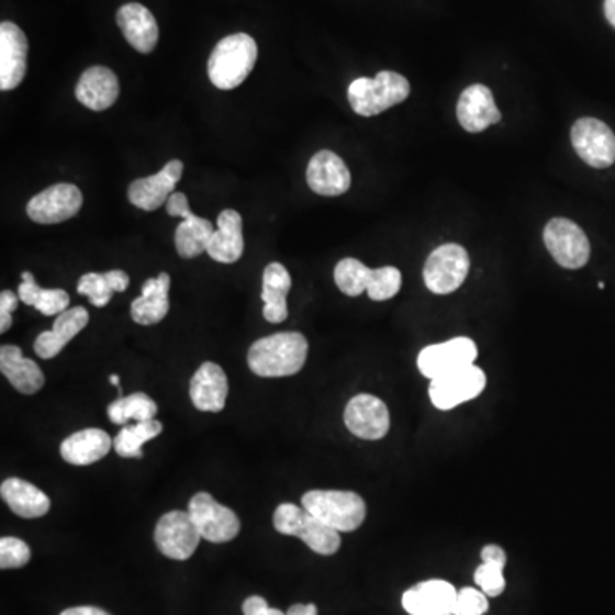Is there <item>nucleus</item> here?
Here are the masks:
<instances>
[{"mask_svg":"<svg viewBox=\"0 0 615 615\" xmlns=\"http://www.w3.org/2000/svg\"><path fill=\"white\" fill-rule=\"evenodd\" d=\"M306 358L308 340L300 332H279L258 338L248 350V366L261 378H284L300 373Z\"/></svg>","mask_w":615,"mask_h":615,"instance_id":"1","label":"nucleus"},{"mask_svg":"<svg viewBox=\"0 0 615 615\" xmlns=\"http://www.w3.org/2000/svg\"><path fill=\"white\" fill-rule=\"evenodd\" d=\"M258 57L257 42L246 33L226 36L209 57L208 74L212 85L223 91L238 88L254 70Z\"/></svg>","mask_w":615,"mask_h":615,"instance_id":"2","label":"nucleus"},{"mask_svg":"<svg viewBox=\"0 0 615 615\" xmlns=\"http://www.w3.org/2000/svg\"><path fill=\"white\" fill-rule=\"evenodd\" d=\"M411 85L392 70H381L377 77H358L347 89L350 107L361 116H374L407 100Z\"/></svg>","mask_w":615,"mask_h":615,"instance_id":"3","label":"nucleus"},{"mask_svg":"<svg viewBox=\"0 0 615 615\" xmlns=\"http://www.w3.org/2000/svg\"><path fill=\"white\" fill-rule=\"evenodd\" d=\"M273 528L279 534L298 537L306 544L313 552L332 556L340 549V532L328 527L327 523L306 512L303 506L282 503L273 513Z\"/></svg>","mask_w":615,"mask_h":615,"instance_id":"4","label":"nucleus"},{"mask_svg":"<svg viewBox=\"0 0 615 615\" xmlns=\"http://www.w3.org/2000/svg\"><path fill=\"white\" fill-rule=\"evenodd\" d=\"M301 506L337 532H354L366 518V503L353 491H308Z\"/></svg>","mask_w":615,"mask_h":615,"instance_id":"5","label":"nucleus"},{"mask_svg":"<svg viewBox=\"0 0 615 615\" xmlns=\"http://www.w3.org/2000/svg\"><path fill=\"white\" fill-rule=\"evenodd\" d=\"M469 270L470 257L466 248L457 243H446L427 257L424 282L435 294H450L466 282Z\"/></svg>","mask_w":615,"mask_h":615,"instance_id":"6","label":"nucleus"},{"mask_svg":"<svg viewBox=\"0 0 615 615\" xmlns=\"http://www.w3.org/2000/svg\"><path fill=\"white\" fill-rule=\"evenodd\" d=\"M544 243L559 266L569 270H578L590 260L589 236L573 221L566 217H554L544 230Z\"/></svg>","mask_w":615,"mask_h":615,"instance_id":"7","label":"nucleus"},{"mask_svg":"<svg viewBox=\"0 0 615 615\" xmlns=\"http://www.w3.org/2000/svg\"><path fill=\"white\" fill-rule=\"evenodd\" d=\"M187 512L192 516L200 537L212 544L230 543L242 528L238 515L231 507L217 503L209 492H197Z\"/></svg>","mask_w":615,"mask_h":615,"instance_id":"8","label":"nucleus"},{"mask_svg":"<svg viewBox=\"0 0 615 615\" xmlns=\"http://www.w3.org/2000/svg\"><path fill=\"white\" fill-rule=\"evenodd\" d=\"M485 383L488 378L479 366H467L454 373L431 380L429 399L439 411H451L481 395Z\"/></svg>","mask_w":615,"mask_h":615,"instance_id":"9","label":"nucleus"},{"mask_svg":"<svg viewBox=\"0 0 615 615\" xmlns=\"http://www.w3.org/2000/svg\"><path fill=\"white\" fill-rule=\"evenodd\" d=\"M200 534L189 512L166 513L158 519L154 530V543L159 552L175 561H187L192 558L200 544Z\"/></svg>","mask_w":615,"mask_h":615,"instance_id":"10","label":"nucleus"},{"mask_svg":"<svg viewBox=\"0 0 615 615\" xmlns=\"http://www.w3.org/2000/svg\"><path fill=\"white\" fill-rule=\"evenodd\" d=\"M476 343L469 337H455L443 344L427 346L417 356V368L423 377L429 380L454 373L457 369L467 368L476 362Z\"/></svg>","mask_w":615,"mask_h":615,"instance_id":"11","label":"nucleus"},{"mask_svg":"<svg viewBox=\"0 0 615 615\" xmlns=\"http://www.w3.org/2000/svg\"><path fill=\"white\" fill-rule=\"evenodd\" d=\"M571 143L578 156L592 168H608L615 163V135L602 120H578L571 128Z\"/></svg>","mask_w":615,"mask_h":615,"instance_id":"12","label":"nucleus"},{"mask_svg":"<svg viewBox=\"0 0 615 615\" xmlns=\"http://www.w3.org/2000/svg\"><path fill=\"white\" fill-rule=\"evenodd\" d=\"M82 200L81 190L76 185H52L27 202L26 214L38 224L64 223L81 211Z\"/></svg>","mask_w":615,"mask_h":615,"instance_id":"13","label":"nucleus"},{"mask_svg":"<svg viewBox=\"0 0 615 615\" xmlns=\"http://www.w3.org/2000/svg\"><path fill=\"white\" fill-rule=\"evenodd\" d=\"M344 423L354 436L378 441L390 431L389 407L378 396L361 393L349 400L344 411Z\"/></svg>","mask_w":615,"mask_h":615,"instance_id":"14","label":"nucleus"},{"mask_svg":"<svg viewBox=\"0 0 615 615\" xmlns=\"http://www.w3.org/2000/svg\"><path fill=\"white\" fill-rule=\"evenodd\" d=\"M181 175H183V163L174 159L166 163L159 174L132 181L127 192L131 204L147 212L158 211L161 205H166L169 197L174 195Z\"/></svg>","mask_w":615,"mask_h":615,"instance_id":"15","label":"nucleus"},{"mask_svg":"<svg viewBox=\"0 0 615 615\" xmlns=\"http://www.w3.org/2000/svg\"><path fill=\"white\" fill-rule=\"evenodd\" d=\"M27 38L11 21L0 24V89L12 91L24 81L27 70Z\"/></svg>","mask_w":615,"mask_h":615,"instance_id":"16","label":"nucleus"},{"mask_svg":"<svg viewBox=\"0 0 615 615\" xmlns=\"http://www.w3.org/2000/svg\"><path fill=\"white\" fill-rule=\"evenodd\" d=\"M458 590L445 580L415 584L402 596V607L411 615H454Z\"/></svg>","mask_w":615,"mask_h":615,"instance_id":"17","label":"nucleus"},{"mask_svg":"<svg viewBox=\"0 0 615 615\" xmlns=\"http://www.w3.org/2000/svg\"><path fill=\"white\" fill-rule=\"evenodd\" d=\"M457 119L467 132L479 134L494 123H500L503 115L492 97L491 89L484 85H472L460 94Z\"/></svg>","mask_w":615,"mask_h":615,"instance_id":"18","label":"nucleus"},{"mask_svg":"<svg viewBox=\"0 0 615 615\" xmlns=\"http://www.w3.org/2000/svg\"><path fill=\"white\" fill-rule=\"evenodd\" d=\"M306 181L318 195L337 197L350 189V171L340 156L323 149L308 163Z\"/></svg>","mask_w":615,"mask_h":615,"instance_id":"19","label":"nucleus"},{"mask_svg":"<svg viewBox=\"0 0 615 615\" xmlns=\"http://www.w3.org/2000/svg\"><path fill=\"white\" fill-rule=\"evenodd\" d=\"M116 24L122 30L128 45L138 54H150L159 40V27L153 12L143 4L131 2L116 12Z\"/></svg>","mask_w":615,"mask_h":615,"instance_id":"20","label":"nucleus"},{"mask_svg":"<svg viewBox=\"0 0 615 615\" xmlns=\"http://www.w3.org/2000/svg\"><path fill=\"white\" fill-rule=\"evenodd\" d=\"M227 377L224 369L215 362H204L190 380V399L202 412H221L226 405Z\"/></svg>","mask_w":615,"mask_h":615,"instance_id":"21","label":"nucleus"},{"mask_svg":"<svg viewBox=\"0 0 615 615\" xmlns=\"http://www.w3.org/2000/svg\"><path fill=\"white\" fill-rule=\"evenodd\" d=\"M119 77L103 66L89 67L77 82L76 98L92 112H104L119 100Z\"/></svg>","mask_w":615,"mask_h":615,"instance_id":"22","label":"nucleus"},{"mask_svg":"<svg viewBox=\"0 0 615 615\" xmlns=\"http://www.w3.org/2000/svg\"><path fill=\"white\" fill-rule=\"evenodd\" d=\"M243 220L239 212L226 209L217 215V230L212 233L205 254L220 264H235L243 257Z\"/></svg>","mask_w":615,"mask_h":615,"instance_id":"23","label":"nucleus"},{"mask_svg":"<svg viewBox=\"0 0 615 615\" xmlns=\"http://www.w3.org/2000/svg\"><path fill=\"white\" fill-rule=\"evenodd\" d=\"M113 439L107 431L98 427L77 431L60 445V455L67 463L76 467H86L97 463L112 450Z\"/></svg>","mask_w":615,"mask_h":615,"instance_id":"24","label":"nucleus"},{"mask_svg":"<svg viewBox=\"0 0 615 615\" xmlns=\"http://www.w3.org/2000/svg\"><path fill=\"white\" fill-rule=\"evenodd\" d=\"M89 323L86 308L76 306L57 315L52 331L42 332L35 340V353L42 359H54Z\"/></svg>","mask_w":615,"mask_h":615,"instance_id":"25","label":"nucleus"},{"mask_svg":"<svg viewBox=\"0 0 615 615\" xmlns=\"http://www.w3.org/2000/svg\"><path fill=\"white\" fill-rule=\"evenodd\" d=\"M0 371L23 395H33L45 384V377L40 366L33 359L24 358L21 347L11 344L0 347Z\"/></svg>","mask_w":615,"mask_h":615,"instance_id":"26","label":"nucleus"},{"mask_svg":"<svg viewBox=\"0 0 615 615\" xmlns=\"http://www.w3.org/2000/svg\"><path fill=\"white\" fill-rule=\"evenodd\" d=\"M0 496L11 507V512L21 518H40L51 512V497L46 496L42 489L18 477L2 482Z\"/></svg>","mask_w":615,"mask_h":615,"instance_id":"27","label":"nucleus"},{"mask_svg":"<svg viewBox=\"0 0 615 615\" xmlns=\"http://www.w3.org/2000/svg\"><path fill=\"white\" fill-rule=\"evenodd\" d=\"M291 286V276L282 264L272 261L266 267L261 276V301H264V318L267 322H286Z\"/></svg>","mask_w":615,"mask_h":615,"instance_id":"28","label":"nucleus"},{"mask_svg":"<svg viewBox=\"0 0 615 615\" xmlns=\"http://www.w3.org/2000/svg\"><path fill=\"white\" fill-rule=\"evenodd\" d=\"M169 286L171 279L166 272L147 279L143 286V294L132 301V320L138 325H156L165 320L169 312Z\"/></svg>","mask_w":615,"mask_h":615,"instance_id":"29","label":"nucleus"},{"mask_svg":"<svg viewBox=\"0 0 615 615\" xmlns=\"http://www.w3.org/2000/svg\"><path fill=\"white\" fill-rule=\"evenodd\" d=\"M18 294H20L21 303L36 308L45 316L60 315L69 310V292L64 289L40 288L31 272L23 273V281H21Z\"/></svg>","mask_w":615,"mask_h":615,"instance_id":"30","label":"nucleus"},{"mask_svg":"<svg viewBox=\"0 0 615 615\" xmlns=\"http://www.w3.org/2000/svg\"><path fill=\"white\" fill-rule=\"evenodd\" d=\"M211 221L190 214L187 220L178 224L175 231V246L181 258H195L208 251V243L211 239Z\"/></svg>","mask_w":615,"mask_h":615,"instance_id":"31","label":"nucleus"},{"mask_svg":"<svg viewBox=\"0 0 615 615\" xmlns=\"http://www.w3.org/2000/svg\"><path fill=\"white\" fill-rule=\"evenodd\" d=\"M163 433L159 421H144V423L123 426L116 438H113V448L122 458H143V446L153 441Z\"/></svg>","mask_w":615,"mask_h":615,"instance_id":"32","label":"nucleus"},{"mask_svg":"<svg viewBox=\"0 0 615 615\" xmlns=\"http://www.w3.org/2000/svg\"><path fill=\"white\" fill-rule=\"evenodd\" d=\"M158 414V404L146 393H132V395H120L115 402L108 405V417L113 424L125 426L128 421L144 423L153 421Z\"/></svg>","mask_w":615,"mask_h":615,"instance_id":"33","label":"nucleus"},{"mask_svg":"<svg viewBox=\"0 0 615 615\" xmlns=\"http://www.w3.org/2000/svg\"><path fill=\"white\" fill-rule=\"evenodd\" d=\"M335 284L347 297H361L368 291L373 279V269L366 267L358 258H343L334 270Z\"/></svg>","mask_w":615,"mask_h":615,"instance_id":"34","label":"nucleus"},{"mask_svg":"<svg viewBox=\"0 0 615 615\" xmlns=\"http://www.w3.org/2000/svg\"><path fill=\"white\" fill-rule=\"evenodd\" d=\"M402 288V273L396 267H380L373 269V279L368 286L369 300L387 301L399 294Z\"/></svg>","mask_w":615,"mask_h":615,"instance_id":"35","label":"nucleus"},{"mask_svg":"<svg viewBox=\"0 0 615 615\" xmlns=\"http://www.w3.org/2000/svg\"><path fill=\"white\" fill-rule=\"evenodd\" d=\"M77 292L89 298L92 306L103 308L110 303L115 291L108 284L104 273L88 272L77 282Z\"/></svg>","mask_w":615,"mask_h":615,"instance_id":"36","label":"nucleus"},{"mask_svg":"<svg viewBox=\"0 0 615 615\" xmlns=\"http://www.w3.org/2000/svg\"><path fill=\"white\" fill-rule=\"evenodd\" d=\"M31 549L24 540L15 537L0 538V568L18 569L30 562Z\"/></svg>","mask_w":615,"mask_h":615,"instance_id":"37","label":"nucleus"},{"mask_svg":"<svg viewBox=\"0 0 615 615\" xmlns=\"http://www.w3.org/2000/svg\"><path fill=\"white\" fill-rule=\"evenodd\" d=\"M503 571V566L491 564V562H482V564L476 569L473 580H476L477 586H479L489 599L500 596L501 593L504 592V589H506V580H504Z\"/></svg>","mask_w":615,"mask_h":615,"instance_id":"38","label":"nucleus"},{"mask_svg":"<svg viewBox=\"0 0 615 615\" xmlns=\"http://www.w3.org/2000/svg\"><path fill=\"white\" fill-rule=\"evenodd\" d=\"M489 596L481 589H461L458 592L454 615H484L489 611Z\"/></svg>","mask_w":615,"mask_h":615,"instance_id":"39","label":"nucleus"},{"mask_svg":"<svg viewBox=\"0 0 615 615\" xmlns=\"http://www.w3.org/2000/svg\"><path fill=\"white\" fill-rule=\"evenodd\" d=\"M20 301V294H14L9 289L0 292V334H5L12 327V312Z\"/></svg>","mask_w":615,"mask_h":615,"instance_id":"40","label":"nucleus"},{"mask_svg":"<svg viewBox=\"0 0 615 615\" xmlns=\"http://www.w3.org/2000/svg\"><path fill=\"white\" fill-rule=\"evenodd\" d=\"M243 615H286L279 608H272L264 596H248L243 602Z\"/></svg>","mask_w":615,"mask_h":615,"instance_id":"41","label":"nucleus"},{"mask_svg":"<svg viewBox=\"0 0 615 615\" xmlns=\"http://www.w3.org/2000/svg\"><path fill=\"white\" fill-rule=\"evenodd\" d=\"M166 212L169 215H175V217L187 220L190 214H193L192 209H190L189 197L185 195L183 192H175L166 202Z\"/></svg>","mask_w":615,"mask_h":615,"instance_id":"42","label":"nucleus"},{"mask_svg":"<svg viewBox=\"0 0 615 615\" xmlns=\"http://www.w3.org/2000/svg\"><path fill=\"white\" fill-rule=\"evenodd\" d=\"M104 277H107L110 288L115 292H123L131 284L127 272H123V270H110V272H104Z\"/></svg>","mask_w":615,"mask_h":615,"instance_id":"43","label":"nucleus"},{"mask_svg":"<svg viewBox=\"0 0 615 615\" xmlns=\"http://www.w3.org/2000/svg\"><path fill=\"white\" fill-rule=\"evenodd\" d=\"M482 562L506 566V552L500 546H485L481 554Z\"/></svg>","mask_w":615,"mask_h":615,"instance_id":"44","label":"nucleus"},{"mask_svg":"<svg viewBox=\"0 0 615 615\" xmlns=\"http://www.w3.org/2000/svg\"><path fill=\"white\" fill-rule=\"evenodd\" d=\"M286 615H318V608L315 604H294Z\"/></svg>","mask_w":615,"mask_h":615,"instance_id":"45","label":"nucleus"},{"mask_svg":"<svg viewBox=\"0 0 615 615\" xmlns=\"http://www.w3.org/2000/svg\"><path fill=\"white\" fill-rule=\"evenodd\" d=\"M60 615H110L108 612L101 611L98 607H72L62 612Z\"/></svg>","mask_w":615,"mask_h":615,"instance_id":"46","label":"nucleus"},{"mask_svg":"<svg viewBox=\"0 0 615 615\" xmlns=\"http://www.w3.org/2000/svg\"><path fill=\"white\" fill-rule=\"evenodd\" d=\"M604 11L608 23L615 27V0H605Z\"/></svg>","mask_w":615,"mask_h":615,"instance_id":"47","label":"nucleus"},{"mask_svg":"<svg viewBox=\"0 0 615 615\" xmlns=\"http://www.w3.org/2000/svg\"><path fill=\"white\" fill-rule=\"evenodd\" d=\"M110 381H112V384H115V387H120V377H119V374H112V377H110Z\"/></svg>","mask_w":615,"mask_h":615,"instance_id":"48","label":"nucleus"}]
</instances>
